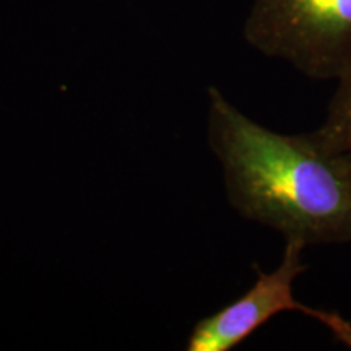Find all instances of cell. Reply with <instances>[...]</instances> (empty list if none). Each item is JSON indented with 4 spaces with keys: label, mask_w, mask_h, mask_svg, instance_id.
<instances>
[{
    "label": "cell",
    "mask_w": 351,
    "mask_h": 351,
    "mask_svg": "<svg viewBox=\"0 0 351 351\" xmlns=\"http://www.w3.org/2000/svg\"><path fill=\"white\" fill-rule=\"evenodd\" d=\"M208 143L241 217L309 244L351 241V158L313 134L283 135L208 90Z\"/></svg>",
    "instance_id": "obj_1"
},
{
    "label": "cell",
    "mask_w": 351,
    "mask_h": 351,
    "mask_svg": "<svg viewBox=\"0 0 351 351\" xmlns=\"http://www.w3.org/2000/svg\"><path fill=\"white\" fill-rule=\"evenodd\" d=\"M244 38L307 77L339 80L351 69V0H254Z\"/></svg>",
    "instance_id": "obj_2"
},
{
    "label": "cell",
    "mask_w": 351,
    "mask_h": 351,
    "mask_svg": "<svg viewBox=\"0 0 351 351\" xmlns=\"http://www.w3.org/2000/svg\"><path fill=\"white\" fill-rule=\"evenodd\" d=\"M306 244L287 239L283 258L274 271L265 274L258 267L257 280L243 296L231 304L200 319L189 335V351H230L243 343L257 328L280 313L295 311L326 326L335 339L351 348V322L330 311L314 309L295 300L293 283L306 270L302 251Z\"/></svg>",
    "instance_id": "obj_3"
},
{
    "label": "cell",
    "mask_w": 351,
    "mask_h": 351,
    "mask_svg": "<svg viewBox=\"0 0 351 351\" xmlns=\"http://www.w3.org/2000/svg\"><path fill=\"white\" fill-rule=\"evenodd\" d=\"M313 135L324 150L351 152V69L339 78V88L330 101L326 121Z\"/></svg>",
    "instance_id": "obj_4"
},
{
    "label": "cell",
    "mask_w": 351,
    "mask_h": 351,
    "mask_svg": "<svg viewBox=\"0 0 351 351\" xmlns=\"http://www.w3.org/2000/svg\"><path fill=\"white\" fill-rule=\"evenodd\" d=\"M348 155H350V158H351V152H350V153H348Z\"/></svg>",
    "instance_id": "obj_5"
}]
</instances>
